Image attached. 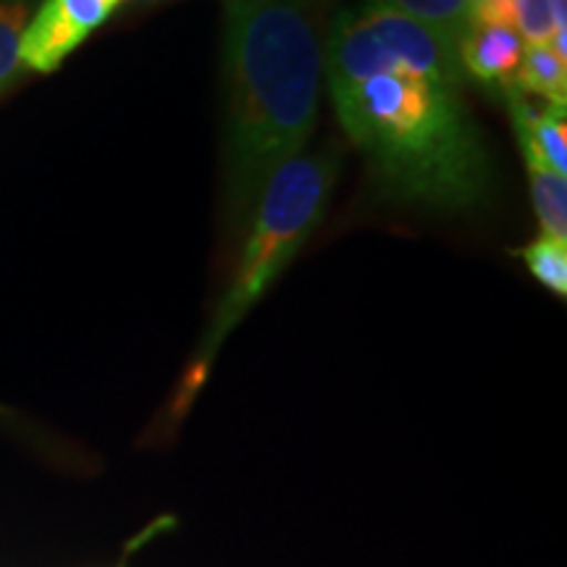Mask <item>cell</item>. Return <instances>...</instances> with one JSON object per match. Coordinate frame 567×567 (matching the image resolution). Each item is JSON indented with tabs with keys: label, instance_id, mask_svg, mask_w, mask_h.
I'll use <instances>...</instances> for the list:
<instances>
[{
	"label": "cell",
	"instance_id": "cell-11",
	"mask_svg": "<svg viewBox=\"0 0 567 567\" xmlns=\"http://www.w3.org/2000/svg\"><path fill=\"white\" fill-rule=\"evenodd\" d=\"M32 17L30 0H0V95L19 80L21 34Z\"/></svg>",
	"mask_w": 567,
	"mask_h": 567
},
{
	"label": "cell",
	"instance_id": "cell-10",
	"mask_svg": "<svg viewBox=\"0 0 567 567\" xmlns=\"http://www.w3.org/2000/svg\"><path fill=\"white\" fill-rule=\"evenodd\" d=\"M509 255L520 258L526 264L528 274L547 287L551 295L567 297V239H555L542 234L526 247L509 250Z\"/></svg>",
	"mask_w": 567,
	"mask_h": 567
},
{
	"label": "cell",
	"instance_id": "cell-3",
	"mask_svg": "<svg viewBox=\"0 0 567 567\" xmlns=\"http://www.w3.org/2000/svg\"><path fill=\"white\" fill-rule=\"evenodd\" d=\"M337 172L339 161L334 155L313 153L297 155L284 163L268 179L243 231V255H239L229 289L218 302L208 339L200 350V360H197L200 371L208 368L213 352L221 347L226 334L287 271V266L321 224Z\"/></svg>",
	"mask_w": 567,
	"mask_h": 567
},
{
	"label": "cell",
	"instance_id": "cell-4",
	"mask_svg": "<svg viewBox=\"0 0 567 567\" xmlns=\"http://www.w3.org/2000/svg\"><path fill=\"white\" fill-rule=\"evenodd\" d=\"M396 69L457 87L465 82L457 51L429 27L371 3L337 13L323 40V76L329 90L350 87Z\"/></svg>",
	"mask_w": 567,
	"mask_h": 567
},
{
	"label": "cell",
	"instance_id": "cell-7",
	"mask_svg": "<svg viewBox=\"0 0 567 567\" xmlns=\"http://www.w3.org/2000/svg\"><path fill=\"white\" fill-rule=\"evenodd\" d=\"M515 137L520 145L523 161H526L528 184H530V200H534V210L542 221V229L547 237L567 239V182L565 176L551 172L544 163L542 153L536 151L534 140L526 126L515 124Z\"/></svg>",
	"mask_w": 567,
	"mask_h": 567
},
{
	"label": "cell",
	"instance_id": "cell-9",
	"mask_svg": "<svg viewBox=\"0 0 567 567\" xmlns=\"http://www.w3.org/2000/svg\"><path fill=\"white\" fill-rule=\"evenodd\" d=\"M513 87L526 97L567 109V61L557 59L549 45H526Z\"/></svg>",
	"mask_w": 567,
	"mask_h": 567
},
{
	"label": "cell",
	"instance_id": "cell-5",
	"mask_svg": "<svg viewBox=\"0 0 567 567\" xmlns=\"http://www.w3.org/2000/svg\"><path fill=\"white\" fill-rule=\"evenodd\" d=\"M118 9L122 0H42L21 34V69L34 74L59 71Z\"/></svg>",
	"mask_w": 567,
	"mask_h": 567
},
{
	"label": "cell",
	"instance_id": "cell-6",
	"mask_svg": "<svg viewBox=\"0 0 567 567\" xmlns=\"http://www.w3.org/2000/svg\"><path fill=\"white\" fill-rule=\"evenodd\" d=\"M523 51L526 42L509 24H471V30L457 42L463 74L499 95L513 87Z\"/></svg>",
	"mask_w": 567,
	"mask_h": 567
},
{
	"label": "cell",
	"instance_id": "cell-8",
	"mask_svg": "<svg viewBox=\"0 0 567 567\" xmlns=\"http://www.w3.org/2000/svg\"><path fill=\"white\" fill-rule=\"evenodd\" d=\"M371 6L396 11L402 17L429 27L431 32L439 34L446 45L457 51V42L471 30V0H368Z\"/></svg>",
	"mask_w": 567,
	"mask_h": 567
},
{
	"label": "cell",
	"instance_id": "cell-12",
	"mask_svg": "<svg viewBox=\"0 0 567 567\" xmlns=\"http://www.w3.org/2000/svg\"><path fill=\"white\" fill-rule=\"evenodd\" d=\"M122 3H126V0H122ZM132 3H158V0H132Z\"/></svg>",
	"mask_w": 567,
	"mask_h": 567
},
{
	"label": "cell",
	"instance_id": "cell-2",
	"mask_svg": "<svg viewBox=\"0 0 567 567\" xmlns=\"http://www.w3.org/2000/svg\"><path fill=\"white\" fill-rule=\"evenodd\" d=\"M329 95L389 200L465 213L492 193V155L455 84L396 69Z\"/></svg>",
	"mask_w": 567,
	"mask_h": 567
},
{
	"label": "cell",
	"instance_id": "cell-1",
	"mask_svg": "<svg viewBox=\"0 0 567 567\" xmlns=\"http://www.w3.org/2000/svg\"><path fill=\"white\" fill-rule=\"evenodd\" d=\"M224 205L245 231L268 179L302 153L323 87V34L310 0H226Z\"/></svg>",
	"mask_w": 567,
	"mask_h": 567
}]
</instances>
